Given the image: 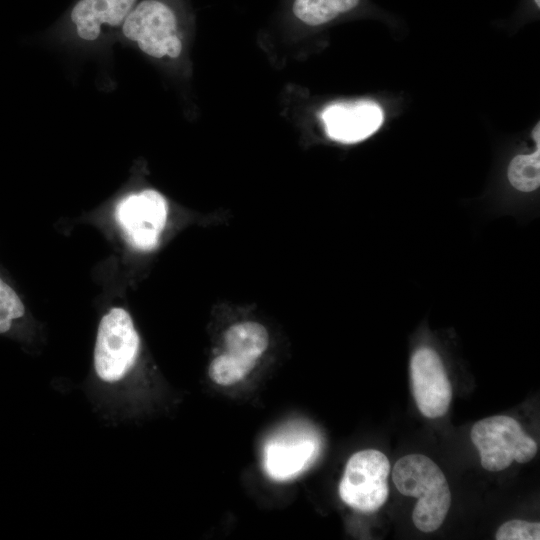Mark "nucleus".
Segmentation results:
<instances>
[{
	"label": "nucleus",
	"mask_w": 540,
	"mask_h": 540,
	"mask_svg": "<svg viewBox=\"0 0 540 540\" xmlns=\"http://www.w3.org/2000/svg\"><path fill=\"white\" fill-rule=\"evenodd\" d=\"M497 540H539V522L509 520L503 523L495 534Z\"/></svg>",
	"instance_id": "obj_16"
},
{
	"label": "nucleus",
	"mask_w": 540,
	"mask_h": 540,
	"mask_svg": "<svg viewBox=\"0 0 540 540\" xmlns=\"http://www.w3.org/2000/svg\"><path fill=\"white\" fill-rule=\"evenodd\" d=\"M140 352V338L130 314L110 309L100 320L94 348V371L102 384L123 385Z\"/></svg>",
	"instance_id": "obj_2"
},
{
	"label": "nucleus",
	"mask_w": 540,
	"mask_h": 540,
	"mask_svg": "<svg viewBox=\"0 0 540 540\" xmlns=\"http://www.w3.org/2000/svg\"><path fill=\"white\" fill-rule=\"evenodd\" d=\"M227 353L246 361L257 363L269 344L266 328L253 321L232 325L224 333Z\"/></svg>",
	"instance_id": "obj_11"
},
{
	"label": "nucleus",
	"mask_w": 540,
	"mask_h": 540,
	"mask_svg": "<svg viewBox=\"0 0 540 540\" xmlns=\"http://www.w3.org/2000/svg\"><path fill=\"white\" fill-rule=\"evenodd\" d=\"M122 32L153 58H177L181 54L175 13L159 0H143L134 6L122 23Z\"/></svg>",
	"instance_id": "obj_5"
},
{
	"label": "nucleus",
	"mask_w": 540,
	"mask_h": 540,
	"mask_svg": "<svg viewBox=\"0 0 540 540\" xmlns=\"http://www.w3.org/2000/svg\"><path fill=\"white\" fill-rule=\"evenodd\" d=\"M535 4L537 5V7L540 6V0H534Z\"/></svg>",
	"instance_id": "obj_17"
},
{
	"label": "nucleus",
	"mask_w": 540,
	"mask_h": 540,
	"mask_svg": "<svg viewBox=\"0 0 540 540\" xmlns=\"http://www.w3.org/2000/svg\"><path fill=\"white\" fill-rule=\"evenodd\" d=\"M481 465L488 471H501L513 461L527 463L538 450L537 443L510 416L495 415L476 422L470 432Z\"/></svg>",
	"instance_id": "obj_3"
},
{
	"label": "nucleus",
	"mask_w": 540,
	"mask_h": 540,
	"mask_svg": "<svg viewBox=\"0 0 540 540\" xmlns=\"http://www.w3.org/2000/svg\"><path fill=\"white\" fill-rule=\"evenodd\" d=\"M361 0H294L295 17L308 26H321L356 9Z\"/></svg>",
	"instance_id": "obj_12"
},
{
	"label": "nucleus",
	"mask_w": 540,
	"mask_h": 540,
	"mask_svg": "<svg viewBox=\"0 0 540 540\" xmlns=\"http://www.w3.org/2000/svg\"><path fill=\"white\" fill-rule=\"evenodd\" d=\"M26 313L24 303L11 284L0 275V334L10 333Z\"/></svg>",
	"instance_id": "obj_15"
},
{
	"label": "nucleus",
	"mask_w": 540,
	"mask_h": 540,
	"mask_svg": "<svg viewBox=\"0 0 540 540\" xmlns=\"http://www.w3.org/2000/svg\"><path fill=\"white\" fill-rule=\"evenodd\" d=\"M532 137L536 149L531 154L515 156L508 167L510 184L519 191L531 192L540 185V125L534 127Z\"/></svg>",
	"instance_id": "obj_13"
},
{
	"label": "nucleus",
	"mask_w": 540,
	"mask_h": 540,
	"mask_svg": "<svg viewBox=\"0 0 540 540\" xmlns=\"http://www.w3.org/2000/svg\"><path fill=\"white\" fill-rule=\"evenodd\" d=\"M136 0H80L71 11V21L78 36L94 41L100 36L101 26L122 24Z\"/></svg>",
	"instance_id": "obj_10"
},
{
	"label": "nucleus",
	"mask_w": 540,
	"mask_h": 540,
	"mask_svg": "<svg viewBox=\"0 0 540 540\" xmlns=\"http://www.w3.org/2000/svg\"><path fill=\"white\" fill-rule=\"evenodd\" d=\"M390 463L384 453L366 449L347 461L339 484L342 501L351 508L371 513L384 505L389 495Z\"/></svg>",
	"instance_id": "obj_4"
},
{
	"label": "nucleus",
	"mask_w": 540,
	"mask_h": 540,
	"mask_svg": "<svg viewBox=\"0 0 540 540\" xmlns=\"http://www.w3.org/2000/svg\"><path fill=\"white\" fill-rule=\"evenodd\" d=\"M314 430L293 421L278 429L263 447V469L275 481H288L303 473L319 453Z\"/></svg>",
	"instance_id": "obj_6"
},
{
	"label": "nucleus",
	"mask_w": 540,
	"mask_h": 540,
	"mask_svg": "<svg viewBox=\"0 0 540 540\" xmlns=\"http://www.w3.org/2000/svg\"><path fill=\"white\" fill-rule=\"evenodd\" d=\"M383 112L372 101L339 102L321 113L327 136L341 143H356L376 132L383 122Z\"/></svg>",
	"instance_id": "obj_9"
},
{
	"label": "nucleus",
	"mask_w": 540,
	"mask_h": 540,
	"mask_svg": "<svg viewBox=\"0 0 540 540\" xmlns=\"http://www.w3.org/2000/svg\"><path fill=\"white\" fill-rule=\"evenodd\" d=\"M256 363L239 359L225 352L214 358L208 368L210 379L221 386H229L244 379Z\"/></svg>",
	"instance_id": "obj_14"
},
{
	"label": "nucleus",
	"mask_w": 540,
	"mask_h": 540,
	"mask_svg": "<svg viewBox=\"0 0 540 540\" xmlns=\"http://www.w3.org/2000/svg\"><path fill=\"white\" fill-rule=\"evenodd\" d=\"M413 396L427 418L443 416L452 399V388L439 355L429 347L417 349L410 360Z\"/></svg>",
	"instance_id": "obj_8"
},
{
	"label": "nucleus",
	"mask_w": 540,
	"mask_h": 540,
	"mask_svg": "<svg viewBox=\"0 0 540 540\" xmlns=\"http://www.w3.org/2000/svg\"><path fill=\"white\" fill-rule=\"evenodd\" d=\"M392 479L401 494L418 498L412 513L415 527L424 533L440 528L451 505V492L438 465L425 455H406L395 463Z\"/></svg>",
	"instance_id": "obj_1"
},
{
	"label": "nucleus",
	"mask_w": 540,
	"mask_h": 540,
	"mask_svg": "<svg viewBox=\"0 0 540 540\" xmlns=\"http://www.w3.org/2000/svg\"><path fill=\"white\" fill-rule=\"evenodd\" d=\"M168 207L155 190H144L123 198L116 207V219L134 248L151 250L166 224Z\"/></svg>",
	"instance_id": "obj_7"
}]
</instances>
